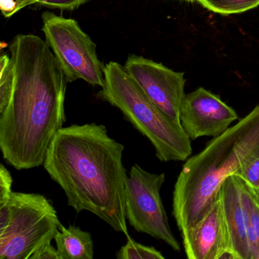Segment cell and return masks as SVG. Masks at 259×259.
I'll use <instances>...</instances> for the list:
<instances>
[{"mask_svg": "<svg viewBox=\"0 0 259 259\" xmlns=\"http://www.w3.org/2000/svg\"><path fill=\"white\" fill-rule=\"evenodd\" d=\"M14 72L11 98L0 112V150L16 169L44 164L51 142L66 122L67 80L46 40L18 34L10 45Z\"/></svg>", "mask_w": 259, "mask_h": 259, "instance_id": "cell-1", "label": "cell"}, {"mask_svg": "<svg viewBox=\"0 0 259 259\" xmlns=\"http://www.w3.org/2000/svg\"><path fill=\"white\" fill-rule=\"evenodd\" d=\"M124 148L104 125L73 124L54 136L43 166L66 194L68 205L77 213L91 212L128 237Z\"/></svg>", "mask_w": 259, "mask_h": 259, "instance_id": "cell-2", "label": "cell"}, {"mask_svg": "<svg viewBox=\"0 0 259 259\" xmlns=\"http://www.w3.org/2000/svg\"><path fill=\"white\" fill-rule=\"evenodd\" d=\"M258 156L259 104L183 164L172 196V215L181 234L211 208L223 183Z\"/></svg>", "mask_w": 259, "mask_h": 259, "instance_id": "cell-3", "label": "cell"}, {"mask_svg": "<svg viewBox=\"0 0 259 259\" xmlns=\"http://www.w3.org/2000/svg\"><path fill=\"white\" fill-rule=\"evenodd\" d=\"M98 98L119 109L124 118L151 142L162 162L186 161L192 152V140L181 125L158 108L116 62L105 66L104 84Z\"/></svg>", "mask_w": 259, "mask_h": 259, "instance_id": "cell-4", "label": "cell"}, {"mask_svg": "<svg viewBox=\"0 0 259 259\" xmlns=\"http://www.w3.org/2000/svg\"><path fill=\"white\" fill-rule=\"evenodd\" d=\"M7 225L0 229V259H30L51 243L60 224L52 203L40 194L13 192Z\"/></svg>", "mask_w": 259, "mask_h": 259, "instance_id": "cell-5", "label": "cell"}, {"mask_svg": "<svg viewBox=\"0 0 259 259\" xmlns=\"http://www.w3.org/2000/svg\"><path fill=\"white\" fill-rule=\"evenodd\" d=\"M45 40L54 53L68 82L81 79L102 88L104 70L97 46L75 19L50 12L42 14Z\"/></svg>", "mask_w": 259, "mask_h": 259, "instance_id": "cell-6", "label": "cell"}, {"mask_svg": "<svg viewBox=\"0 0 259 259\" xmlns=\"http://www.w3.org/2000/svg\"><path fill=\"white\" fill-rule=\"evenodd\" d=\"M128 174L125 181L127 223L136 231L160 239L175 251H180L160 196L165 174L148 172L138 164L132 166Z\"/></svg>", "mask_w": 259, "mask_h": 259, "instance_id": "cell-7", "label": "cell"}, {"mask_svg": "<svg viewBox=\"0 0 259 259\" xmlns=\"http://www.w3.org/2000/svg\"><path fill=\"white\" fill-rule=\"evenodd\" d=\"M124 66L147 97L168 117L181 125L180 110L186 97L184 74L142 56H130Z\"/></svg>", "mask_w": 259, "mask_h": 259, "instance_id": "cell-8", "label": "cell"}, {"mask_svg": "<svg viewBox=\"0 0 259 259\" xmlns=\"http://www.w3.org/2000/svg\"><path fill=\"white\" fill-rule=\"evenodd\" d=\"M180 117L183 130L192 141L221 136L237 120L238 115L219 96L198 88L186 95Z\"/></svg>", "mask_w": 259, "mask_h": 259, "instance_id": "cell-9", "label": "cell"}, {"mask_svg": "<svg viewBox=\"0 0 259 259\" xmlns=\"http://www.w3.org/2000/svg\"><path fill=\"white\" fill-rule=\"evenodd\" d=\"M181 236L189 259H236L220 195L209 211Z\"/></svg>", "mask_w": 259, "mask_h": 259, "instance_id": "cell-10", "label": "cell"}, {"mask_svg": "<svg viewBox=\"0 0 259 259\" xmlns=\"http://www.w3.org/2000/svg\"><path fill=\"white\" fill-rule=\"evenodd\" d=\"M219 195L236 259H251L240 179L235 175L229 177L223 183Z\"/></svg>", "mask_w": 259, "mask_h": 259, "instance_id": "cell-11", "label": "cell"}, {"mask_svg": "<svg viewBox=\"0 0 259 259\" xmlns=\"http://www.w3.org/2000/svg\"><path fill=\"white\" fill-rule=\"evenodd\" d=\"M54 240L60 259H93L94 242L92 234L80 227L60 226Z\"/></svg>", "mask_w": 259, "mask_h": 259, "instance_id": "cell-12", "label": "cell"}, {"mask_svg": "<svg viewBox=\"0 0 259 259\" xmlns=\"http://www.w3.org/2000/svg\"><path fill=\"white\" fill-rule=\"evenodd\" d=\"M240 180L251 259H259V192Z\"/></svg>", "mask_w": 259, "mask_h": 259, "instance_id": "cell-13", "label": "cell"}, {"mask_svg": "<svg viewBox=\"0 0 259 259\" xmlns=\"http://www.w3.org/2000/svg\"><path fill=\"white\" fill-rule=\"evenodd\" d=\"M201 6L218 14L224 16L239 14L256 8L259 0H195Z\"/></svg>", "mask_w": 259, "mask_h": 259, "instance_id": "cell-14", "label": "cell"}, {"mask_svg": "<svg viewBox=\"0 0 259 259\" xmlns=\"http://www.w3.org/2000/svg\"><path fill=\"white\" fill-rule=\"evenodd\" d=\"M118 259H164V256L153 246L139 243L128 236V241L116 253Z\"/></svg>", "mask_w": 259, "mask_h": 259, "instance_id": "cell-15", "label": "cell"}, {"mask_svg": "<svg viewBox=\"0 0 259 259\" xmlns=\"http://www.w3.org/2000/svg\"><path fill=\"white\" fill-rule=\"evenodd\" d=\"M14 84V72L11 58L3 54L0 58V112L7 107L11 98Z\"/></svg>", "mask_w": 259, "mask_h": 259, "instance_id": "cell-16", "label": "cell"}, {"mask_svg": "<svg viewBox=\"0 0 259 259\" xmlns=\"http://www.w3.org/2000/svg\"><path fill=\"white\" fill-rule=\"evenodd\" d=\"M89 0H16V13L28 6H44L51 9L63 10H74L84 5Z\"/></svg>", "mask_w": 259, "mask_h": 259, "instance_id": "cell-17", "label": "cell"}, {"mask_svg": "<svg viewBox=\"0 0 259 259\" xmlns=\"http://www.w3.org/2000/svg\"><path fill=\"white\" fill-rule=\"evenodd\" d=\"M234 175L259 192V156L245 163Z\"/></svg>", "mask_w": 259, "mask_h": 259, "instance_id": "cell-18", "label": "cell"}, {"mask_svg": "<svg viewBox=\"0 0 259 259\" xmlns=\"http://www.w3.org/2000/svg\"><path fill=\"white\" fill-rule=\"evenodd\" d=\"M13 180L10 171L4 166H0V207L10 204L13 195Z\"/></svg>", "mask_w": 259, "mask_h": 259, "instance_id": "cell-19", "label": "cell"}, {"mask_svg": "<svg viewBox=\"0 0 259 259\" xmlns=\"http://www.w3.org/2000/svg\"><path fill=\"white\" fill-rule=\"evenodd\" d=\"M30 259H60L57 248L50 243L36 251Z\"/></svg>", "mask_w": 259, "mask_h": 259, "instance_id": "cell-20", "label": "cell"}, {"mask_svg": "<svg viewBox=\"0 0 259 259\" xmlns=\"http://www.w3.org/2000/svg\"><path fill=\"white\" fill-rule=\"evenodd\" d=\"M0 8L5 17H11L16 13V0H0Z\"/></svg>", "mask_w": 259, "mask_h": 259, "instance_id": "cell-21", "label": "cell"}, {"mask_svg": "<svg viewBox=\"0 0 259 259\" xmlns=\"http://www.w3.org/2000/svg\"><path fill=\"white\" fill-rule=\"evenodd\" d=\"M188 1H195V0H188Z\"/></svg>", "mask_w": 259, "mask_h": 259, "instance_id": "cell-22", "label": "cell"}]
</instances>
